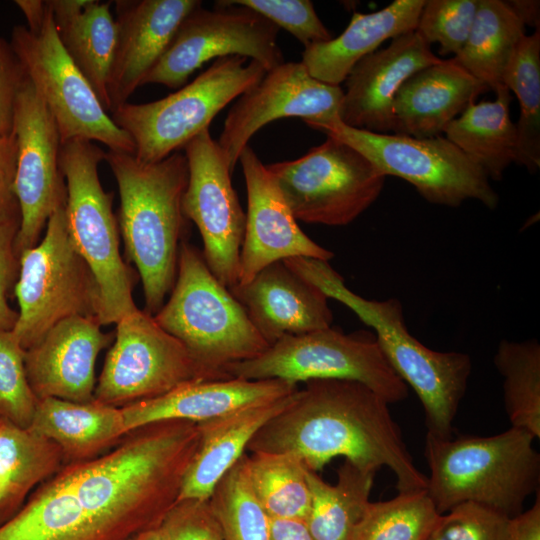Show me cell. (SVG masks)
<instances>
[{"mask_svg": "<svg viewBox=\"0 0 540 540\" xmlns=\"http://www.w3.org/2000/svg\"><path fill=\"white\" fill-rule=\"evenodd\" d=\"M388 406L360 382L309 380L255 433L246 451L289 453L314 472L344 457L364 471L388 467L398 493L426 489L427 476L416 467Z\"/></svg>", "mask_w": 540, "mask_h": 540, "instance_id": "1", "label": "cell"}, {"mask_svg": "<svg viewBox=\"0 0 540 540\" xmlns=\"http://www.w3.org/2000/svg\"><path fill=\"white\" fill-rule=\"evenodd\" d=\"M199 441L195 422H155L58 474L107 540H131L158 528L177 503Z\"/></svg>", "mask_w": 540, "mask_h": 540, "instance_id": "2", "label": "cell"}, {"mask_svg": "<svg viewBox=\"0 0 540 540\" xmlns=\"http://www.w3.org/2000/svg\"><path fill=\"white\" fill-rule=\"evenodd\" d=\"M284 263L328 298L348 307L373 329L391 368L417 394L424 410L427 433L438 438L452 437L453 421L472 372L470 356L425 346L409 332L398 299L371 300L356 294L328 261L292 257Z\"/></svg>", "mask_w": 540, "mask_h": 540, "instance_id": "3", "label": "cell"}, {"mask_svg": "<svg viewBox=\"0 0 540 540\" xmlns=\"http://www.w3.org/2000/svg\"><path fill=\"white\" fill-rule=\"evenodd\" d=\"M104 160L118 185L119 230L142 282L144 311L154 316L177 276L179 244L188 220L182 209L187 159L178 151L143 163L133 154L108 151Z\"/></svg>", "mask_w": 540, "mask_h": 540, "instance_id": "4", "label": "cell"}, {"mask_svg": "<svg viewBox=\"0 0 540 540\" xmlns=\"http://www.w3.org/2000/svg\"><path fill=\"white\" fill-rule=\"evenodd\" d=\"M535 438L510 427L492 436L438 438L426 434L427 493L439 514L472 502L509 518L539 492L540 454Z\"/></svg>", "mask_w": 540, "mask_h": 540, "instance_id": "5", "label": "cell"}, {"mask_svg": "<svg viewBox=\"0 0 540 540\" xmlns=\"http://www.w3.org/2000/svg\"><path fill=\"white\" fill-rule=\"evenodd\" d=\"M153 318L213 380L229 379V366L255 358L270 346L210 271L200 250L186 242L179 248L170 296Z\"/></svg>", "mask_w": 540, "mask_h": 540, "instance_id": "6", "label": "cell"}, {"mask_svg": "<svg viewBox=\"0 0 540 540\" xmlns=\"http://www.w3.org/2000/svg\"><path fill=\"white\" fill-rule=\"evenodd\" d=\"M27 25H17L11 47L54 118L61 143L97 141L109 151L133 154L131 137L117 127L58 37L48 1L16 0Z\"/></svg>", "mask_w": 540, "mask_h": 540, "instance_id": "7", "label": "cell"}, {"mask_svg": "<svg viewBox=\"0 0 540 540\" xmlns=\"http://www.w3.org/2000/svg\"><path fill=\"white\" fill-rule=\"evenodd\" d=\"M105 154L92 141L72 139L62 143L59 158L68 233L97 283L102 326L116 324L138 308L133 298L137 275L120 254L113 194L104 190L98 174Z\"/></svg>", "mask_w": 540, "mask_h": 540, "instance_id": "8", "label": "cell"}, {"mask_svg": "<svg viewBox=\"0 0 540 540\" xmlns=\"http://www.w3.org/2000/svg\"><path fill=\"white\" fill-rule=\"evenodd\" d=\"M256 61L240 56L216 59L212 65L168 96L142 104L125 103L111 119L132 139L134 157L155 163L183 149L234 99L266 74Z\"/></svg>", "mask_w": 540, "mask_h": 540, "instance_id": "9", "label": "cell"}, {"mask_svg": "<svg viewBox=\"0 0 540 540\" xmlns=\"http://www.w3.org/2000/svg\"><path fill=\"white\" fill-rule=\"evenodd\" d=\"M225 373L229 378L279 379L293 384L351 380L371 388L389 404L408 396V386L389 365L374 334H345L331 326L283 336L255 358L229 366Z\"/></svg>", "mask_w": 540, "mask_h": 540, "instance_id": "10", "label": "cell"}, {"mask_svg": "<svg viewBox=\"0 0 540 540\" xmlns=\"http://www.w3.org/2000/svg\"><path fill=\"white\" fill-rule=\"evenodd\" d=\"M14 293L19 310L12 332L25 351L66 318H97V283L72 243L65 204L49 217L40 242L19 254Z\"/></svg>", "mask_w": 540, "mask_h": 540, "instance_id": "11", "label": "cell"}, {"mask_svg": "<svg viewBox=\"0 0 540 540\" xmlns=\"http://www.w3.org/2000/svg\"><path fill=\"white\" fill-rule=\"evenodd\" d=\"M311 128L365 156L381 173L410 183L428 202L458 207L467 200L495 209L498 194L484 172L445 137L415 138L356 129L340 119Z\"/></svg>", "mask_w": 540, "mask_h": 540, "instance_id": "12", "label": "cell"}, {"mask_svg": "<svg viewBox=\"0 0 540 540\" xmlns=\"http://www.w3.org/2000/svg\"><path fill=\"white\" fill-rule=\"evenodd\" d=\"M295 219L345 226L381 194L386 176L365 156L333 137L295 160L266 165Z\"/></svg>", "mask_w": 540, "mask_h": 540, "instance_id": "13", "label": "cell"}, {"mask_svg": "<svg viewBox=\"0 0 540 540\" xmlns=\"http://www.w3.org/2000/svg\"><path fill=\"white\" fill-rule=\"evenodd\" d=\"M278 32L257 12L228 0L216 2L215 9L199 5L182 20L142 85L181 88L204 63L228 56L254 60L268 72L284 62Z\"/></svg>", "mask_w": 540, "mask_h": 540, "instance_id": "14", "label": "cell"}, {"mask_svg": "<svg viewBox=\"0 0 540 540\" xmlns=\"http://www.w3.org/2000/svg\"><path fill=\"white\" fill-rule=\"evenodd\" d=\"M198 380L213 379L179 340L137 308L116 323L94 400L121 408Z\"/></svg>", "mask_w": 540, "mask_h": 540, "instance_id": "15", "label": "cell"}, {"mask_svg": "<svg viewBox=\"0 0 540 540\" xmlns=\"http://www.w3.org/2000/svg\"><path fill=\"white\" fill-rule=\"evenodd\" d=\"M183 150L188 164L183 213L200 232L202 254L210 271L230 289L238 283L246 224V214L232 186V171L209 129Z\"/></svg>", "mask_w": 540, "mask_h": 540, "instance_id": "16", "label": "cell"}, {"mask_svg": "<svg viewBox=\"0 0 540 540\" xmlns=\"http://www.w3.org/2000/svg\"><path fill=\"white\" fill-rule=\"evenodd\" d=\"M13 132L17 142L14 193L20 211L15 250L19 257L39 242L49 217L66 201L59 131L26 73L16 98Z\"/></svg>", "mask_w": 540, "mask_h": 540, "instance_id": "17", "label": "cell"}, {"mask_svg": "<svg viewBox=\"0 0 540 540\" xmlns=\"http://www.w3.org/2000/svg\"><path fill=\"white\" fill-rule=\"evenodd\" d=\"M340 86L313 78L301 62H283L239 96L229 110L217 144L233 172L249 140L268 123L301 118L309 127L339 119Z\"/></svg>", "mask_w": 540, "mask_h": 540, "instance_id": "18", "label": "cell"}, {"mask_svg": "<svg viewBox=\"0 0 540 540\" xmlns=\"http://www.w3.org/2000/svg\"><path fill=\"white\" fill-rule=\"evenodd\" d=\"M239 162L248 204L237 284H246L266 266L292 257L329 262L334 253L302 231L266 165L249 145Z\"/></svg>", "mask_w": 540, "mask_h": 540, "instance_id": "19", "label": "cell"}, {"mask_svg": "<svg viewBox=\"0 0 540 540\" xmlns=\"http://www.w3.org/2000/svg\"><path fill=\"white\" fill-rule=\"evenodd\" d=\"M101 326L96 317L72 316L25 351L28 382L38 400H94L96 360L113 338Z\"/></svg>", "mask_w": 540, "mask_h": 540, "instance_id": "20", "label": "cell"}, {"mask_svg": "<svg viewBox=\"0 0 540 540\" xmlns=\"http://www.w3.org/2000/svg\"><path fill=\"white\" fill-rule=\"evenodd\" d=\"M440 61L415 30L392 39L360 60L347 76L340 121L356 129L392 133L397 91L411 75Z\"/></svg>", "mask_w": 540, "mask_h": 540, "instance_id": "21", "label": "cell"}, {"mask_svg": "<svg viewBox=\"0 0 540 540\" xmlns=\"http://www.w3.org/2000/svg\"><path fill=\"white\" fill-rule=\"evenodd\" d=\"M197 0H118V39L109 75L110 114L128 102L160 59Z\"/></svg>", "mask_w": 540, "mask_h": 540, "instance_id": "22", "label": "cell"}, {"mask_svg": "<svg viewBox=\"0 0 540 540\" xmlns=\"http://www.w3.org/2000/svg\"><path fill=\"white\" fill-rule=\"evenodd\" d=\"M229 291L270 345L286 335L328 328L333 321L329 298L284 261L266 266L251 281Z\"/></svg>", "mask_w": 540, "mask_h": 540, "instance_id": "23", "label": "cell"}, {"mask_svg": "<svg viewBox=\"0 0 540 540\" xmlns=\"http://www.w3.org/2000/svg\"><path fill=\"white\" fill-rule=\"evenodd\" d=\"M297 384L279 379L198 380L165 394L121 407L128 432L161 421L200 423L244 406L278 400L294 393Z\"/></svg>", "mask_w": 540, "mask_h": 540, "instance_id": "24", "label": "cell"}, {"mask_svg": "<svg viewBox=\"0 0 540 540\" xmlns=\"http://www.w3.org/2000/svg\"><path fill=\"white\" fill-rule=\"evenodd\" d=\"M489 90L454 58L411 75L393 101V132L415 138L440 136L476 98Z\"/></svg>", "mask_w": 540, "mask_h": 540, "instance_id": "25", "label": "cell"}, {"mask_svg": "<svg viewBox=\"0 0 540 540\" xmlns=\"http://www.w3.org/2000/svg\"><path fill=\"white\" fill-rule=\"evenodd\" d=\"M424 4L425 0H395L376 12H354L339 36L305 47L300 62L313 78L340 86L383 42L414 31Z\"/></svg>", "mask_w": 540, "mask_h": 540, "instance_id": "26", "label": "cell"}, {"mask_svg": "<svg viewBox=\"0 0 540 540\" xmlns=\"http://www.w3.org/2000/svg\"><path fill=\"white\" fill-rule=\"evenodd\" d=\"M292 394L197 423L200 441L186 471L178 501L209 500L218 482L246 454L255 433L287 405Z\"/></svg>", "mask_w": 540, "mask_h": 540, "instance_id": "27", "label": "cell"}, {"mask_svg": "<svg viewBox=\"0 0 540 540\" xmlns=\"http://www.w3.org/2000/svg\"><path fill=\"white\" fill-rule=\"evenodd\" d=\"M48 4L63 48L110 113L107 86L118 39L111 2L48 0Z\"/></svg>", "mask_w": 540, "mask_h": 540, "instance_id": "28", "label": "cell"}, {"mask_svg": "<svg viewBox=\"0 0 540 540\" xmlns=\"http://www.w3.org/2000/svg\"><path fill=\"white\" fill-rule=\"evenodd\" d=\"M30 428L60 447L65 465L92 460L127 434L121 408L95 400H38Z\"/></svg>", "mask_w": 540, "mask_h": 540, "instance_id": "29", "label": "cell"}, {"mask_svg": "<svg viewBox=\"0 0 540 540\" xmlns=\"http://www.w3.org/2000/svg\"><path fill=\"white\" fill-rule=\"evenodd\" d=\"M495 92V100L471 103L443 133L488 179L499 181L516 162L517 131L510 118V91L504 86Z\"/></svg>", "mask_w": 540, "mask_h": 540, "instance_id": "30", "label": "cell"}, {"mask_svg": "<svg viewBox=\"0 0 540 540\" xmlns=\"http://www.w3.org/2000/svg\"><path fill=\"white\" fill-rule=\"evenodd\" d=\"M0 540H107L57 473L0 524Z\"/></svg>", "mask_w": 540, "mask_h": 540, "instance_id": "31", "label": "cell"}, {"mask_svg": "<svg viewBox=\"0 0 540 540\" xmlns=\"http://www.w3.org/2000/svg\"><path fill=\"white\" fill-rule=\"evenodd\" d=\"M64 465L63 453L53 441L0 418V524L22 507L35 486Z\"/></svg>", "mask_w": 540, "mask_h": 540, "instance_id": "32", "label": "cell"}, {"mask_svg": "<svg viewBox=\"0 0 540 540\" xmlns=\"http://www.w3.org/2000/svg\"><path fill=\"white\" fill-rule=\"evenodd\" d=\"M525 35V26L506 1L479 0L468 38L453 58L472 76L496 91L504 87L508 65Z\"/></svg>", "mask_w": 540, "mask_h": 540, "instance_id": "33", "label": "cell"}, {"mask_svg": "<svg viewBox=\"0 0 540 540\" xmlns=\"http://www.w3.org/2000/svg\"><path fill=\"white\" fill-rule=\"evenodd\" d=\"M375 474L345 460L332 485L307 469L311 505L306 523L314 540H352L354 528L370 502Z\"/></svg>", "mask_w": 540, "mask_h": 540, "instance_id": "34", "label": "cell"}, {"mask_svg": "<svg viewBox=\"0 0 540 540\" xmlns=\"http://www.w3.org/2000/svg\"><path fill=\"white\" fill-rule=\"evenodd\" d=\"M502 377L504 408L512 427L540 438V344L503 339L493 357Z\"/></svg>", "mask_w": 540, "mask_h": 540, "instance_id": "35", "label": "cell"}, {"mask_svg": "<svg viewBox=\"0 0 540 540\" xmlns=\"http://www.w3.org/2000/svg\"><path fill=\"white\" fill-rule=\"evenodd\" d=\"M251 454L247 455L249 482L267 515L306 520L311 492L302 461L289 453Z\"/></svg>", "mask_w": 540, "mask_h": 540, "instance_id": "36", "label": "cell"}, {"mask_svg": "<svg viewBox=\"0 0 540 540\" xmlns=\"http://www.w3.org/2000/svg\"><path fill=\"white\" fill-rule=\"evenodd\" d=\"M503 84L520 105L516 125V163L529 172L540 167V29L520 41L504 75Z\"/></svg>", "mask_w": 540, "mask_h": 540, "instance_id": "37", "label": "cell"}, {"mask_svg": "<svg viewBox=\"0 0 540 540\" xmlns=\"http://www.w3.org/2000/svg\"><path fill=\"white\" fill-rule=\"evenodd\" d=\"M439 515L426 489L399 492L369 502L352 540H426Z\"/></svg>", "mask_w": 540, "mask_h": 540, "instance_id": "38", "label": "cell"}, {"mask_svg": "<svg viewBox=\"0 0 540 540\" xmlns=\"http://www.w3.org/2000/svg\"><path fill=\"white\" fill-rule=\"evenodd\" d=\"M209 501L224 540H271L270 518L249 482L247 454L218 482Z\"/></svg>", "mask_w": 540, "mask_h": 540, "instance_id": "39", "label": "cell"}, {"mask_svg": "<svg viewBox=\"0 0 540 540\" xmlns=\"http://www.w3.org/2000/svg\"><path fill=\"white\" fill-rule=\"evenodd\" d=\"M37 404L27 378L25 350L12 330H0V418L28 428Z\"/></svg>", "mask_w": 540, "mask_h": 540, "instance_id": "40", "label": "cell"}, {"mask_svg": "<svg viewBox=\"0 0 540 540\" xmlns=\"http://www.w3.org/2000/svg\"><path fill=\"white\" fill-rule=\"evenodd\" d=\"M479 0H425L415 31L429 45L438 43L441 55L462 50L477 12Z\"/></svg>", "mask_w": 540, "mask_h": 540, "instance_id": "41", "label": "cell"}, {"mask_svg": "<svg viewBox=\"0 0 540 540\" xmlns=\"http://www.w3.org/2000/svg\"><path fill=\"white\" fill-rule=\"evenodd\" d=\"M509 517L472 502L440 514L426 540H507Z\"/></svg>", "mask_w": 540, "mask_h": 540, "instance_id": "42", "label": "cell"}, {"mask_svg": "<svg viewBox=\"0 0 540 540\" xmlns=\"http://www.w3.org/2000/svg\"><path fill=\"white\" fill-rule=\"evenodd\" d=\"M231 4L249 8L277 28L292 34L304 48L329 41L331 33L318 17L309 0H228Z\"/></svg>", "mask_w": 540, "mask_h": 540, "instance_id": "43", "label": "cell"}, {"mask_svg": "<svg viewBox=\"0 0 540 540\" xmlns=\"http://www.w3.org/2000/svg\"><path fill=\"white\" fill-rule=\"evenodd\" d=\"M158 529L163 540H224L209 500L178 501Z\"/></svg>", "mask_w": 540, "mask_h": 540, "instance_id": "44", "label": "cell"}, {"mask_svg": "<svg viewBox=\"0 0 540 540\" xmlns=\"http://www.w3.org/2000/svg\"><path fill=\"white\" fill-rule=\"evenodd\" d=\"M20 220L11 221L0 227V330H12L18 312L8 302L19 270V257L15 250V239Z\"/></svg>", "mask_w": 540, "mask_h": 540, "instance_id": "45", "label": "cell"}, {"mask_svg": "<svg viewBox=\"0 0 540 540\" xmlns=\"http://www.w3.org/2000/svg\"><path fill=\"white\" fill-rule=\"evenodd\" d=\"M24 78L11 44L0 36V138L13 134L16 98Z\"/></svg>", "mask_w": 540, "mask_h": 540, "instance_id": "46", "label": "cell"}, {"mask_svg": "<svg viewBox=\"0 0 540 540\" xmlns=\"http://www.w3.org/2000/svg\"><path fill=\"white\" fill-rule=\"evenodd\" d=\"M17 142L14 135L0 138V227L20 220L18 202L14 193Z\"/></svg>", "mask_w": 540, "mask_h": 540, "instance_id": "47", "label": "cell"}, {"mask_svg": "<svg viewBox=\"0 0 540 540\" xmlns=\"http://www.w3.org/2000/svg\"><path fill=\"white\" fill-rule=\"evenodd\" d=\"M526 511L510 519L507 540H540V494Z\"/></svg>", "mask_w": 540, "mask_h": 540, "instance_id": "48", "label": "cell"}, {"mask_svg": "<svg viewBox=\"0 0 540 540\" xmlns=\"http://www.w3.org/2000/svg\"><path fill=\"white\" fill-rule=\"evenodd\" d=\"M270 539L314 540L306 520L298 518H270Z\"/></svg>", "mask_w": 540, "mask_h": 540, "instance_id": "49", "label": "cell"}, {"mask_svg": "<svg viewBox=\"0 0 540 540\" xmlns=\"http://www.w3.org/2000/svg\"><path fill=\"white\" fill-rule=\"evenodd\" d=\"M506 3L524 26L527 24L539 29L540 2L538 0H509Z\"/></svg>", "mask_w": 540, "mask_h": 540, "instance_id": "50", "label": "cell"}, {"mask_svg": "<svg viewBox=\"0 0 540 540\" xmlns=\"http://www.w3.org/2000/svg\"><path fill=\"white\" fill-rule=\"evenodd\" d=\"M131 540H163L158 528L145 531Z\"/></svg>", "mask_w": 540, "mask_h": 540, "instance_id": "51", "label": "cell"}]
</instances>
